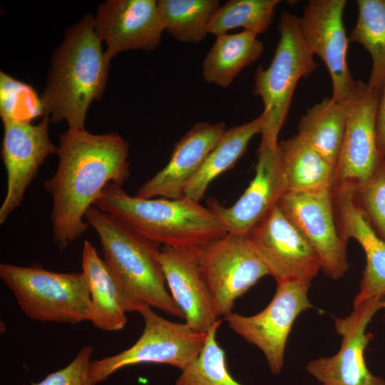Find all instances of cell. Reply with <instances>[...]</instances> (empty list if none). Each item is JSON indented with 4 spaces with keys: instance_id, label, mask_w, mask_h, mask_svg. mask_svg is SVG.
<instances>
[{
    "instance_id": "obj_1",
    "label": "cell",
    "mask_w": 385,
    "mask_h": 385,
    "mask_svg": "<svg viewBox=\"0 0 385 385\" xmlns=\"http://www.w3.org/2000/svg\"><path fill=\"white\" fill-rule=\"evenodd\" d=\"M129 144L117 133L92 134L69 129L59 135L55 174L43 183L52 198L53 240L65 250L88 230L86 212L110 183L128 179Z\"/></svg>"
},
{
    "instance_id": "obj_2",
    "label": "cell",
    "mask_w": 385,
    "mask_h": 385,
    "mask_svg": "<svg viewBox=\"0 0 385 385\" xmlns=\"http://www.w3.org/2000/svg\"><path fill=\"white\" fill-rule=\"evenodd\" d=\"M93 28V16L85 15L65 33L54 51L45 88L41 96L44 116L69 129L83 130L88 106L104 93L110 61Z\"/></svg>"
},
{
    "instance_id": "obj_3",
    "label": "cell",
    "mask_w": 385,
    "mask_h": 385,
    "mask_svg": "<svg viewBox=\"0 0 385 385\" xmlns=\"http://www.w3.org/2000/svg\"><path fill=\"white\" fill-rule=\"evenodd\" d=\"M93 206L163 246L196 249L228 233L207 207L185 197H137L110 183Z\"/></svg>"
},
{
    "instance_id": "obj_4",
    "label": "cell",
    "mask_w": 385,
    "mask_h": 385,
    "mask_svg": "<svg viewBox=\"0 0 385 385\" xmlns=\"http://www.w3.org/2000/svg\"><path fill=\"white\" fill-rule=\"evenodd\" d=\"M86 220L98 234L104 260L129 293L150 307L184 319L168 289L160 245L94 206L86 212Z\"/></svg>"
},
{
    "instance_id": "obj_5",
    "label": "cell",
    "mask_w": 385,
    "mask_h": 385,
    "mask_svg": "<svg viewBox=\"0 0 385 385\" xmlns=\"http://www.w3.org/2000/svg\"><path fill=\"white\" fill-rule=\"evenodd\" d=\"M278 33L279 39L271 63L266 69L259 66L254 76V95L260 96L264 104L260 148H277L296 86L317 67L304 40L298 16L282 12Z\"/></svg>"
},
{
    "instance_id": "obj_6",
    "label": "cell",
    "mask_w": 385,
    "mask_h": 385,
    "mask_svg": "<svg viewBox=\"0 0 385 385\" xmlns=\"http://www.w3.org/2000/svg\"><path fill=\"white\" fill-rule=\"evenodd\" d=\"M0 278L31 319L76 324L90 321L91 299L83 272L61 273L36 264H0Z\"/></svg>"
},
{
    "instance_id": "obj_7",
    "label": "cell",
    "mask_w": 385,
    "mask_h": 385,
    "mask_svg": "<svg viewBox=\"0 0 385 385\" xmlns=\"http://www.w3.org/2000/svg\"><path fill=\"white\" fill-rule=\"evenodd\" d=\"M151 308L145 305L140 312L145 325L133 345L115 355L91 361L92 385L103 381L122 368L143 363L168 364L182 371L198 356L207 333L197 332L185 323L168 320Z\"/></svg>"
},
{
    "instance_id": "obj_8",
    "label": "cell",
    "mask_w": 385,
    "mask_h": 385,
    "mask_svg": "<svg viewBox=\"0 0 385 385\" xmlns=\"http://www.w3.org/2000/svg\"><path fill=\"white\" fill-rule=\"evenodd\" d=\"M277 284L272 299L261 312L251 316L231 312L223 317L233 332L263 353L270 371L275 375L284 365L286 344L294 321L302 312L313 307L308 298L310 282Z\"/></svg>"
},
{
    "instance_id": "obj_9",
    "label": "cell",
    "mask_w": 385,
    "mask_h": 385,
    "mask_svg": "<svg viewBox=\"0 0 385 385\" xmlns=\"http://www.w3.org/2000/svg\"><path fill=\"white\" fill-rule=\"evenodd\" d=\"M196 252L219 318L232 312L235 300L269 274L247 235L227 233Z\"/></svg>"
},
{
    "instance_id": "obj_10",
    "label": "cell",
    "mask_w": 385,
    "mask_h": 385,
    "mask_svg": "<svg viewBox=\"0 0 385 385\" xmlns=\"http://www.w3.org/2000/svg\"><path fill=\"white\" fill-rule=\"evenodd\" d=\"M247 237L277 283H311L322 270L315 249L277 205L247 233Z\"/></svg>"
},
{
    "instance_id": "obj_11",
    "label": "cell",
    "mask_w": 385,
    "mask_h": 385,
    "mask_svg": "<svg viewBox=\"0 0 385 385\" xmlns=\"http://www.w3.org/2000/svg\"><path fill=\"white\" fill-rule=\"evenodd\" d=\"M277 205L315 249L327 276L342 278L349 267L347 242L337 230L332 189L287 191Z\"/></svg>"
},
{
    "instance_id": "obj_12",
    "label": "cell",
    "mask_w": 385,
    "mask_h": 385,
    "mask_svg": "<svg viewBox=\"0 0 385 385\" xmlns=\"http://www.w3.org/2000/svg\"><path fill=\"white\" fill-rule=\"evenodd\" d=\"M352 312L335 320L336 332L342 337L339 351L329 357L309 361L307 371L322 384L385 385V380L368 369L364 350L372 338L366 329L374 315L385 309V299H373L353 305Z\"/></svg>"
},
{
    "instance_id": "obj_13",
    "label": "cell",
    "mask_w": 385,
    "mask_h": 385,
    "mask_svg": "<svg viewBox=\"0 0 385 385\" xmlns=\"http://www.w3.org/2000/svg\"><path fill=\"white\" fill-rule=\"evenodd\" d=\"M378 99L379 94L372 91L368 83L355 81L347 98V120L334 185H361L378 168L381 160L376 133Z\"/></svg>"
},
{
    "instance_id": "obj_14",
    "label": "cell",
    "mask_w": 385,
    "mask_h": 385,
    "mask_svg": "<svg viewBox=\"0 0 385 385\" xmlns=\"http://www.w3.org/2000/svg\"><path fill=\"white\" fill-rule=\"evenodd\" d=\"M346 0H310L299 18L304 40L324 61L332 83V99L343 102L355 81L347 63L349 38L343 23Z\"/></svg>"
},
{
    "instance_id": "obj_15",
    "label": "cell",
    "mask_w": 385,
    "mask_h": 385,
    "mask_svg": "<svg viewBox=\"0 0 385 385\" xmlns=\"http://www.w3.org/2000/svg\"><path fill=\"white\" fill-rule=\"evenodd\" d=\"M37 125L14 121L4 123L1 157L6 170V192L0 207V224L19 207L26 188L45 159L56 153L48 135L49 117Z\"/></svg>"
},
{
    "instance_id": "obj_16",
    "label": "cell",
    "mask_w": 385,
    "mask_h": 385,
    "mask_svg": "<svg viewBox=\"0 0 385 385\" xmlns=\"http://www.w3.org/2000/svg\"><path fill=\"white\" fill-rule=\"evenodd\" d=\"M93 28L107 43L109 61L122 51L153 50L165 30L155 0L106 1L98 7Z\"/></svg>"
},
{
    "instance_id": "obj_17",
    "label": "cell",
    "mask_w": 385,
    "mask_h": 385,
    "mask_svg": "<svg viewBox=\"0 0 385 385\" xmlns=\"http://www.w3.org/2000/svg\"><path fill=\"white\" fill-rule=\"evenodd\" d=\"M287 191L277 148H259L255 177L240 197L230 207L209 198L207 207L228 233L247 235Z\"/></svg>"
},
{
    "instance_id": "obj_18",
    "label": "cell",
    "mask_w": 385,
    "mask_h": 385,
    "mask_svg": "<svg viewBox=\"0 0 385 385\" xmlns=\"http://www.w3.org/2000/svg\"><path fill=\"white\" fill-rule=\"evenodd\" d=\"M160 261L167 287L184 314L185 323L207 333L220 318L196 249L163 246Z\"/></svg>"
},
{
    "instance_id": "obj_19",
    "label": "cell",
    "mask_w": 385,
    "mask_h": 385,
    "mask_svg": "<svg viewBox=\"0 0 385 385\" xmlns=\"http://www.w3.org/2000/svg\"><path fill=\"white\" fill-rule=\"evenodd\" d=\"M355 186L338 184L333 189V204L337 230L348 242L356 240L366 256L360 290L353 301L356 305L373 299H385V241L371 227L354 199Z\"/></svg>"
},
{
    "instance_id": "obj_20",
    "label": "cell",
    "mask_w": 385,
    "mask_h": 385,
    "mask_svg": "<svg viewBox=\"0 0 385 385\" xmlns=\"http://www.w3.org/2000/svg\"><path fill=\"white\" fill-rule=\"evenodd\" d=\"M224 122L195 124L175 143L168 163L138 189L137 197L179 199L226 130Z\"/></svg>"
},
{
    "instance_id": "obj_21",
    "label": "cell",
    "mask_w": 385,
    "mask_h": 385,
    "mask_svg": "<svg viewBox=\"0 0 385 385\" xmlns=\"http://www.w3.org/2000/svg\"><path fill=\"white\" fill-rule=\"evenodd\" d=\"M82 272L87 279L91 299L90 322L96 328L120 331L127 323L128 312L140 313L147 305L129 293L88 240L83 245Z\"/></svg>"
},
{
    "instance_id": "obj_22",
    "label": "cell",
    "mask_w": 385,
    "mask_h": 385,
    "mask_svg": "<svg viewBox=\"0 0 385 385\" xmlns=\"http://www.w3.org/2000/svg\"><path fill=\"white\" fill-rule=\"evenodd\" d=\"M348 115L346 101L325 98L301 117L298 135L336 170Z\"/></svg>"
},
{
    "instance_id": "obj_23",
    "label": "cell",
    "mask_w": 385,
    "mask_h": 385,
    "mask_svg": "<svg viewBox=\"0 0 385 385\" xmlns=\"http://www.w3.org/2000/svg\"><path fill=\"white\" fill-rule=\"evenodd\" d=\"M263 117L227 129L202 166L185 187L183 197L200 202L210 184L232 168L245 153L252 137L262 133Z\"/></svg>"
},
{
    "instance_id": "obj_24",
    "label": "cell",
    "mask_w": 385,
    "mask_h": 385,
    "mask_svg": "<svg viewBox=\"0 0 385 385\" xmlns=\"http://www.w3.org/2000/svg\"><path fill=\"white\" fill-rule=\"evenodd\" d=\"M287 191L333 189L335 169L298 135L278 143Z\"/></svg>"
},
{
    "instance_id": "obj_25",
    "label": "cell",
    "mask_w": 385,
    "mask_h": 385,
    "mask_svg": "<svg viewBox=\"0 0 385 385\" xmlns=\"http://www.w3.org/2000/svg\"><path fill=\"white\" fill-rule=\"evenodd\" d=\"M255 34L243 31L216 38L202 61V76L206 82L227 88L243 68L262 54L264 46Z\"/></svg>"
},
{
    "instance_id": "obj_26",
    "label": "cell",
    "mask_w": 385,
    "mask_h": 385,
    "mask_svg": "<svg viewBox=\"0 0 385 385\" xmlns=\"http://www.w3.org/2000/svg\"><path fill=\"white\" fill-rule=\"evenodd\" d=\"M358 17L349 41L370 53L372 68L368 86L379 94L385 77V0H358Z\"/></svg>"
},
{
    "instance_id": "obj_27",
    "label": "cell",
    "mask_w": 385,
    "mask_h": 385,
    "mask_svg": "<svg viewBox=\"0 0 385 385\" xmlns=\"http://www.w3.org/2000/svg\"><path fill=\"white\" fill-rule=\"evenodd\" d=\"M219 0H158L157 6L165 30L181 43H200Z\"/></svg>"
},
{
    "instance_id": "obj_28",
    "label": "cell",
    "mask_w": 385,
    "mask_h": 385,
    "mask_svg": "<svg viewBox=\"0 0 385 385\" xmlns=\"http://www.w3.org/2000/svg\"><path fill=\"white\" fill-rule=\"evenodd\" d=\"M279 0H229L212 14L207 33L217 37L235 28L256 35L269 29Z\"/></svg>"
},
{
    "instance_id": "obj_29",
    "label": "cell",
    "mask_w": 385,
    "mask_h": 385,
    "mask_svg": "<svg viewBox=\"0 0 385 385\" xmlns=\"http://www.w3.org/2000/svg\"><path fill=\"white\" fill-rule=\"evenodd\" d=\"M221 323L219 319L209 329L198 356L181 371L175 385H243L230 373L225 352L217 342L216 335Z\"/></svg>"
},
{
    "instance_id": "obj_30",
    "label": "cell",
    "mask_w": 385,
    "mask_h": 385,
    "mask_svg": "<svg viewBox=\"0 0 385 385\" xmlns=\"http://www.w3.org/2000/svg\"><path fill=\"white\" fill-rule=\"evenodd\" d=\"M0 115L3 122L31 123L44 116L41 97L30 85L1 71Z\"/></svg>"
},
{
    "instance_id": "obj_31",
    "label": "cell",
    "mask_w": 385,
    "mask_h": 385,
    "mask_svg": "<svg viewBox=\"0 0 385 385\" xmlns=\"http://www.w3.org/2000/svg\"><path fill=\"white\" fill-rule=\"evenodd\" d=\"M354 199L371 227L385 241V158L366 183L355 186Z\"/></svg>"
},
{
    "instance_id": "obj_32",
    "label": "cell",
    "mask_w": 385,
    "mask_h": 385,
    "mask_svg": "<svg viewBox=\"0 0 385 385\" xmlns=\"http://www.w3.org/2000/svg\"><path fill=\"white\" fill-rule=\"evenodd\" d=\"M94 347H82L73 361L66 367L48 374L32 385H92L89 379V365Z\"/></svg>"
},
{
    "instance_id": "obj_33",
    "label": "cell",
    "mask_w": 385,
    "mask_h": 385,
    "mask_svg": "<svg viewBox=\"0 0 385 385\" xmlns=\"http://www.w3.org/2000/svg\"><path fill=\"white\" fill-rule=\"evenodd\" d=\"M376 133L380 158H385V77L379 93L376 112Z\"/></svg>"
},
{
    "instance_id": "obj_34",
    "label": "cell",
    "mask_w": 385,
    "mask_h": 385,
    "mask_svg": "<svg viewBox=\"0 0 385 385\" xmlns=\"http://www.w3.org/2000/svg\"><path fill=\"white\" fill-rule=\"evenodd\" d=\"M321 385H329V384H321Z\"/></svg>"
}]
</instances>
